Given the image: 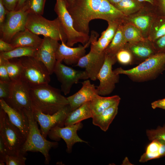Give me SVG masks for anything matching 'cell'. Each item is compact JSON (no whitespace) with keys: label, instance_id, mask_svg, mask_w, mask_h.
Listing matches in <instances>:
<instances>
[{"label":"cell","instance_id":"cell-4","mask_svg":"<svg viewBox=\"0 0 165 165\" xmlns=\"http://www.w3.org/2000/svg\"><path fill=\"white\" fill-rule=\"evenodd\" d=\"M29 123V132L21 151L24 156L28 152H41L45 158V163L48 164L50 160L49 152L53 148L57 146V142H51L46 139L42 134L35 120L32 111L26 112Z\"/></svg>","mask_w":165,"mask_h":165},{"label":"cell","instance_id":"cell-19","mask_svg":"<svg viewBox=\"0 0 165 165\" xmlns=\"http://www.w3.org/2000/svg\"><path fill=\"white\" fill-rule=\"evenodd\" d=\"M82 83V87L77 92L67 97L71 111L85 103L91 101L99 95L97 89L89 80H85Z\"/></svg>","mask_w":165,"mask_h":165},{"label":"cell","instance_id":"cell-44","mask_svg":"<svg viewBox=\"0 0 165 165\" xmlns=\"http://www.w3.org/2000/svg\"><path fill=\"white\" fill-rule=\"evenodd\" d=\"M8 11L5 7L2 0H0V28L4 24Z\"/></svg>","mask_w":165,"mask_h":165},{"label":"cell","instance_id":"cell-46","mask_svg":"<svg viewBox=\"0 0 165 165\" xmlns=\"http://www.w3.org/2000/svg\"><path fill=\"white\" fill-rule=\"evenodd\" d=\"M151 107L153 109L158 108L165 110V98L152 102Z\"/></svg>","mask_w":165,"mask_h":165},{"label":"cell","instance_id":"cell-42","mask_svg":"<svg viewBox=\"0 0 165 165\" xmlns=\"http://www.w3.org/2000/svg\"><path fill=\"white\" fill-rule=\"evenodd\" d=\"M8 155L5 145L2 138L0 136V165H4L5 158Z\"/></svg>","mask_w":165,"mask_h":165},{"label":"cell","instance_id":"cell-29","mask_svg":"<svg viewBox=\"0 0 165 165\" xmlns=\"http://www.w3.org/2000/svg\"><path fill=\"white\" fill-rule=\"evenodd\" d=\"M145 3L138 0H122L113 6L125 16H127L138 11Z\"/></svg>","mask_w":165,"mask_h":165},{"label":"cell","instance_id":"cell-38","mask_svg":"<svg viewBox=\"0 0 165 165\" xmlns=\"http://www.w3.org/2000/svg\"><path fill=\"white\" fill-rule=\"evenodd\" d=\"M11 81L4 59L0 57V81L10 82Z\"/></svg>","mask_w":165,"mask_h":165},{"label":"cell","instance_id":"cell-7","mask_svg":"<svg viewBox=\"0 0 165 165\" xmlns=\"http://www.w3.org/2000/svg\"><path fill=\"white\" fill-rule=\"evenodd\" d=\"M19 59L23 68L20 80L30 86L49 84L50 82L51 75L42 62L33 57H24Z\"/></svg>","mask_w":165,"mask_h":165},{"label":"cell","instance_id":"cell-25","mask_svg":"<svg viewBox=\"0 0 165 165\" xmlns=\"http://www.w3.org/2000/svg\"><path fill=\"white\" fill-rule=\"evenodd\" d=\"M90 105V101L86 102L75 110L71 111L66 119L65 126L74 125L84 120L92 118L93 115Z\"/></svg>","mask_w":165,"mask_h":165},{"label":"cell","instance_id":"cell-45","mask_svg":"<svg viewBox=\"0 0 165 165\" xmlns=\"http://www.w3.org/2000/svg\"><path fill=\"white\" fill-rule=\"evenodd\" d=\"M4 4L9 11L15 10L18 0H2Z\"/></svg>","mask_w":165,"mask_h":165},{"label":"cell","instance_id":"cell-14","mask_svg":"<svg viewBox=\"0 0 165 165\" xmlns=\"http://www.w3.org/2000/svg\"><path fill=\"white\" fill-rule=\"evenodd\" d=\"M159 16L154 6L145 3L143 7L137 12L126 16V21L137 27L141 32L144 37L148 39L151 26Z\"/></svg>","mask_w":165,"mask_h":165},{"label":"cell","instance_id":"cell-35","mask_svg":"<svg viewBox=\"0 0 165 165\" xmlns=\"http://www.w3.org/2000/svg\"><path fill=\"white\" fill-rule=\"evenodd\" d=\"M146 134L150 141L158 139L165 141V125L159 126L155 129L147 130Z\"/></svg>","mask_w":165,"mask_h":165},{"label":"cell","instance_id":"cell-6","mask_svg":"<svg viewBox=\"0 0 165 165\" xmlns=\"http://www.w3.org/2000/svg\"><path fill=\"white\" fill-rule=\"evenodd\" d=\"M0 136L4 142L8 155H22L21 151L26 138L12 124L4 111L0 108Z\"/></svg>","mask_w":165,"mask_h":165},{"label":"cell","instance_id":"cell-30","mask_svg":"<svg viewBox=\"0 0 165 165\" xmlns=\"http://www.w3.org/2000/svg\"><path fill=\"white\" fill-rule=\"evenodd\" d=\"M37 49L28 47H18L13 50L0 53V57L9 60L24 57H35Z\"/></svg>","mask_w":165,"mask_h":165},{"label":"cell","instance_id":"cell-10","mask_svg":"<svg viewBox=\"0 0 165 165\" xmlns=\"http://www.w3.org/2000/svg\"><path fill=\"white\" fill-rule=\"evenodd\" d=\"M29 12L24 7L17 11H8L5 22L0 28V38L10 42L13 36L26 29Z\"/></svg>","mask_w":165,"mask_h":165},{"label":"cell","instance_id":"cell-47","mask_svg":"<svg viewBox=\"0 0 165 165\" xmlns=\"http://www.w3.org/2000/svg\"><path fill=\"white\" fill-rule=\"evenodd\" d=\"M27 0H18L15 10L17 11L21 9L24 6Z\"/></svg>","mask_w":165,"mask_h":165},{"label":"cell","instance_id":"cell-2","mask_svg":"<svg viewBox=\"0 0 165 165\" xmlns=\"http://www.w3.org/2000/svg\"><path fill=\"white\" fill-rule=\"evenodd\" d=\"M61 90L45 84L30 86L32 107L46 114H53L69 104Z\"/></svg>","mask_w":165,"mask_h":165},{"label":"cell","instance_id":"cell-12","mask_svg":"<svg viewBox=\"0 0 165 165\" xmlns=\"http://www.w3.org/2000/svg\"><path fill=\"white\" fill-rule=\"evenodd\" d=\"M71 111L69 104L51 115L43 113L32 107L34 119L40 126L42 134L46 138L52 128L56 126L64 127L66 119Z\"/></svg>","mask_w":165,"mask_h":165},{"label":"cell","instance_id":"cell-48","mask_svg":"<svg viewBox=\"0 0 165 165\" xmlns=\"http://www.w3.org/2000/svg\"><path fill=\"white\" fill-rule=\"evenodd\" d=\"M139 2L148 3L155 6V0H138Z\"/></svg>","mask_w":165,"mask_h":165},{"label":"cell","instance_id":"cell-3","mask_svg":"<svg viewBox=\"0 0 165 165\" xmlns=\"http://www.w3.org/2000/svg\"><path fill=\"white\" fill-rule=\"evenodd\" d=\"M165 69V52L158 53L128 70L119 68L113 70L118 75L124 74L134 81L144 82L156 78Z\"/></svg>","mask_w":165,"mask_h":165},{"label":"cell","instance_id":"cell-18","mask_svg":"<svg viewBox=\"0 0 165 165\" xmlns=\"http://www.w3.org/2000/svg\"><path fill=\"white\" fill-rule=\"evenodd\" d=\"M105 60L104 52L98 53L90 50L79 60L76 66L84 68L89 78L92 80L97 79L98 74L102 67Z\"/></svg>","mask_w":165,"mask_h":165},{"label":"cell","instance_id":"cell-8","mask_svg":"<svg viewBox=\"0 0 165 165\" xmlns=\"http://www.w3.org/2000/svg\"><path fill=\"white\" fill-rule=\"evenodd\" d=\"M54 11L67 38L66 45L72 47L77 43L84 45L89 41V34L77 31L74 28L72 18L67 10L64 0H56Z\"/></svg>","mask_w":165,"mask_h":165},{"label":"cell","instance_id":"cell-20","mask_svg":"<svg viewBox=\"0 0 165 165\" xmlns=\"http://www.w3.org/2000/svg\"><path fill=\"white\" fill-rule=\"evenodd\" d=\"M0 106L6 113L11 123L20 130L26 138L29 132V123L26 113L12 108L3 99H0Z\"/></svg>","mask_w":165,"mask_h":165},{"label":"cell","instance_id":"cell-33","mask_svg":"<svg viewBox=\"0 0 165 165\" xmlns=\"http://www.w3.org/2000/svg\"><path fill=\"white\" fill-rule=\"evenodd\" d=\"M46 1L27 0L23 7L26 8L29 13L42 15L43 13Z\"/></svg>","mask_w":165,"mask_h":165},{"label":"cell","instance_id":"cell-34","mask_svg":"<svg viewBox=\"0 0 165 165\" xmlns=\"http://www.w3.org/2000/svg\"><path fill=\"white\" fill-rule=\"evenodd\" d=\"M116 56L117 61L122 65L131 64L134 61L132 53L125 47L119 50L116 53Z\"/></svg>","mask_w":165,"mask_h":165},{"label":"cell","instance_id":"cell-21","mask_svg":"<svg viewBox=\"0 0 165 165\" xmlns=\"http://www.w3.org/2000/svg\"><path fill=\"white\" fill-rule=\"evenodd\" d=\"M124 47L130 52L134 61L141 62L158 53L152 42L148 39L132 43H127Z\"/></svg>","mask_w":165,"mask_h":165},{"label":"cell","instance_id":"cell-17","mask_svg":"<svg viewBox=\"0 0 165 165\" xmlns=\"http://www.w3.org/2000/svg\"><path fill=\"white\" fill-rule=\"evenodd\" d=\"M58 41L51 38L44 36L34 57L44 64L50 75L54 73L57 62L56 53L60 44Z\"/></svg>","mask_w":165,"mask_h":165},{"label":"cell","instance_id":"cell-16","mask_svg":"<svg viewBox=\"0 0 165 165\" xmlns=\"http://www.w3.org/2000/svg\"><path fill=\"white\" fill-rule=\"evenodd\" d=\"M82 126L81 122L64 127L56 126L50 130L48 135L50 139L56 141H59L61 138L63 139L66 144L67 152L70 153L72 146L76 143H87L80 138L77 134V131L81 129Z\"/></svg>","mask_w":165,"mask_h":165},{"label":"cell","instance_id":"cell-27","mask_svg":"<svg viewBox=\"0 0 165 165\" xmlns=\"http://www.w3.org/2000/svg\"><path fill=\"white\" fill-rule=\"evenodd\" d=\"M122 24L119 25L114 36L104 51L105 54L116 56L117 53L124 47L127 43L123 33Z\"/></svg>","mask_w":165,"mask_h":165},{"label":"cell","instance_id":"cell-13","mask_svg":"<svg viewBox=\"0 0 165 165\" xmlns=\"http://www.w3.org/2000/svg\"><path fill=\"white\" fill-rule=\"evenodd\" d=\"M54 73L61 83V91L65 95L70 93L73 84L77 83L80 79L86 80L89 78L85 70H76L57 61Z\"/></svg>","mask_w":165,"mask_h":165},{"label":"cell","instance_id":"cell-36","mask_svg":"<svg viewBox=\"0 0 165 165\" xmlns=\"http://www.w3.org/2000/svg\"><path fill=\"white\" fill-rule=\"evenodd\" d=\"M27 158L23 155H7L5 158L6 165H25Z\"/></svg>","mask_w":165,"mask_h":165},{"label":"cell","instance_id":"cell-11","mask_svg":"<svg viewBox=\"0 0 165 165\" xmlns=\"http://www.w3.org/2000/svg\"><path fill=\"white\" fill-rule=\"evenodd\" d=\"M117 61L116 56L105 54L104 64L97 75L99 84L97 89L98 94L105 96L111 94L119 81V75L112 69L113 65Z\"/></svg>","mask_w":165,"mask_h":165},{"label":"cell","instance_id":"cell-43","mask_svg":"<svg viewBox=\"0 0 165 165\" xmlns=\"http://www.w3.org/2000/svg\"><path fill=\"white\" fill-rule=\"evenodd\" d=\"M15 47L11 43L7 42L2 38L0 39V52H8L13 50Z\"/></svg>","mask_w":165,"mask_h":165},{"label":"cell","instance_id":"cell-32","mask_svg":"<svg viewBox=\"0 0 165 165\" xmlns=\"http://www.w3.org/2000/svg\"><path fill=\"white\" fill-rule=\"evenodd\" d=\"M165 35V16H158L153 23L148 39L153 42Z\"/></svg>","mask_w":165,"mask_h":165},{"label":"cell","instance_id":"cell-31","mask_svg":"<svg viewBox=\"0 0 165 165\" xmlns=\"http://www.w3.org/2000/svg\"><path fill=\"white\" fill-rule=\"evenodd\" d=\"M3 59L11 80L14 81L20 80L23 68L19 58L9 60Z\"/></svg>","mask_w":165,"mask_h":165},{"label":"cell","instance_id":"cell-1","mask_svg":"<svg viewBox=\"0 0 165 165\" xmlns=\"http://www.w3.org/2000/svg\"><path fill=\"white\" fill-rule=\"evenodd\" d=\"M71 15L75 29L89 34V24L94 19H101L108 23L121 24L126 16L107 0H75L66 5Z\"/></svg>","mask_w":165,"mask_h":165},{"label":"cell","instance_id":"cell-23","mask_svg":"<svg viewBox=\"0 0 165 165\" xmlns=\"http://www.w3.org/2000/svg\"><path fill=\"white\" fill-rule=\"evenodd\" d=\"M119 103H117L100 114L94 116L92 118L93 124L106 131L117 114Z\"/></svg>","mask_w":165,"mask_h":165},{"label":"cell","instance_id":"cell-41","mask_svg":"<svg viewBox=\"0 0 165 165\" xmlns=\"http://www.w3.org/2000/svg\"><path fill=\"white\" fill-rule=\"evenodd\" d=\"M154 6L159 16H165V0H155Z\"/></svg>","mask_w":165,"mask_h":165},{"label":"cell","instance_id":"cell-15","mask_svg":"<svg viewBox=\"0 0 165 165\" xmlns=\"http://www.w3.org/2000/svg\"><path fill=\"white\" fill-rule=\"evenodd\" d=\"M97 37V33L92 31L88 41L84 45H79L74 48L68 46L64 42L61 41L56 53L57 61L62 62L63 61L67 65L77 64L81 58L86 55V49Z\"/></svg>","mask_w":165,"mask_h":165},{"label":"cell","instance_id":"cell-51","mask_svg":"<svg viewBox=\"0 0 165 165\" xmlns=\"http://www.w3.org/2000/svg\"><path fill=\"white\" fill-rule=\"evenodd\" d=\"M64 0L65 1V2L66 3V4L68 0Z\"/></svg>","mask_w":165,"mask_h":165},{"label":"cell","instance_id":"cell-26","mask_svg":"<svg viewBox=\"0 0 165 165\" xmlns=\"http://www.w3.org/2000/svg\"><path fill=\"white\" fill-rule=\"evenodd\" d=\"M120 99L117 95L103 97L98 95L90 101V107L93 116L100 114L116 103L120 102Z\"/></svg>","mask_w":165,"mask_h":165},{"label":"cell","instance_id":"cell-39","mask_svg":"<svg viewBox=\"0 0 165 165\" xmlns=\"http://www.w3.org/2000/svg\"><path fill=\"white\" fill-rule=\"evenodd\" d=\"M152 42L157 53L165 52V35Z\"/></svg>","mask_w":165,"mask_h":165},{"label":"cell","instance_id":"cell-37","mask_svg":"<svg viewBox=\"0 0 165 165\" xmlns=\"http://www.w3.org/2000/svg\"><path fill=\"white\" fill-rule=\"evenodd\" d=\"M108 24L107 28L101 33V37L107 38L111 41L120 24L112 22L108 23Z\"/></svg>","mask_w":165,"mask_h":165},{"label":"cell","instance_id":"cell-22","mask_svg":"<svg viewBox=\"0 0 165 165\" xmlns=\"http://www.w3.org/2000/svg\"><path fill=\"white\" fill-rule=\"evenodd\" d=\"M43 39L38 35L26 28L16 34L10 42L15 48L28 47L38 49L41 45Z\"/></svg>","mask_w":165,"mask_h":165},{"label":"cell","instance_id":"cell-28","mask_svg":"<svg viewBox=\"0 0 165 165\" xmlns=\"http://www.w3.org/2000/svg\"><path fill=\"white\" fill-rule=\"evenodd\" d=\"M124 36L127 43H132L144 41L145 39L141 31L133 24L126 21L122 24Z\"/></svg>","mask_w":165,"mask_h":165},{"label":"cell","instance_id":"cell-40","mask_svg":"<svg viewBox=\"0 0 165 165\" xmlns=\"http://www.w3.org/2000/svg\"><path fill=\"white\" fill-rule=\"evenodd\" d=\"M10 82L0 81V99H3L5 100L9 97Z\"/></svg>","mask_w":165,"mask_h":165},{"label":"cell","instance_id":"cell-49","mask_svg":"<svg viewBox=\"0 0 165 165\" xmlns=\"http://www.w3.org/2000/svg\"><path fill=\"white\" fill-rule=\"evenodd\" d=\"M110 4L113 6L118 3L122 0H107Z\"/></svg>","mask_w":165,"mask_h":165},{"label":"cell","instance_id":"cell-5","mask_svg":"<svg viewBox=\"0 0 165 165\" xmlns=\"http://www.w3.org/2000/svg\"><path fill=\"white\" fill-rule=\"evenodd\" d=\"M25 27L37 35H42L58 41L66 42V36L57 17L54 20H50L41 15L29 13L27 18Z\"/></svg>","mask_w":165,"mask_h":165},{"label":"cell","instance_id":"cell-9","mask_svg":"<svg viewBox=\"0 0 165 165\" xmlns=\"http://www.w3.org/2000/svg\"><path fill=\"white\" fill-rule=\"evenodd\" d=\"M30 89V85L21 80L11 81L9 96L4 100L9 106L16 110L25 113L32 111Z\"/></svg>","mask_w":165,"mask_h":165},{"label":"cell","instance_id":"cell-50","mask_svg":"<svg viewBox=\"0 0 165 165\" xmlns=\"http://www.w3.org/2000/svg\"><path fill=\"white\" fill-rule=\"evenodd\" d=\"M75 0H68L66 3V5L73 2Z\"/></svg>","mask_w":165,"mask_h":165},{"label":"cell","instance_id":"cell-24","mask_svg":"<svg viewBox=\"0 0 165 165\" xmlns=\"http://www.w3.org/2000/svg\"><path fill=\"white\" fill-rule=\"evenodd\" d=\"M165 156V141L162 139H155L147 146L145 152L139 160L141 163L159 158Z\"/></svg>","mask_w":165,"mask_h":165}]
</instances>
